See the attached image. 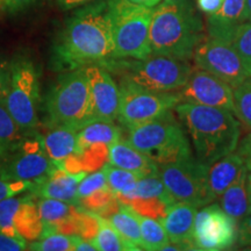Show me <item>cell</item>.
I'll use <instances>...</instances> for the list:
<instances>
[{
	"label": "cell",
	"instance_id": "obj_34",
	"mask_svg": "<svg viewBox=\"0 0 251 251\" xmlns=\"http://www.w3.org/2000/svg\"><path fill=\"white\" fill-rule=\"evenodd\" d=\"M26 197H11L0 201V231L13 237H23L14 226V218Z\"/></svg>",
	"mask_w": 251,
	"mask_h": 251
},
{
	"label": "cell",
	"instance_id": "obj_28",
	"mask_svg": "<svg viewBox=\"0 0 251 251\" xmlns=\"http://www.w3.org/2000/svg\"><path fill=\"white\" fill-rule=\"evenodd\" d=\"M91 242L97 251H137L136 247L128 243L120 234L115 230L107 219L99 216L98 233Z\"/></svg>",
	"mask_w": 251,
	"mask_h": 251
},
{
	"label": "cell",
	"instance_id": "obj_45",
	"mask_svg": "<svg viewBox=\"0 0 251 251\" xmlns=\"http://www.w3.org/2000/svg\"><path fill=\"white\" fill-rule=\"evenodd\" d=\"M76 251H97V249L91 241H87L85 238L79 236L76 243Z\"/></svg>",
	"mask_w": 251,
	"mask_h": 251
},
{
	"label": "cell",
	"instance_id": "obj_38",
	"mask_svg": "<svg viewBox=\"0 0 251 251\" xmlns=\"http://www.w3.org/2000/svg\"><path fill=\"white\" fill-rule=\"evenodd\" d=\"M237 241L241 247L251 249V212L241 220L237 228Z\"/></svg>",
	"mask_w": 251,
	"mask_h": 251
},
{
	"label": "cell",
	"instance_id": "obj_4",
	"mask_svg": "<svg viewBox=\"0 0 251 251\" xmlns=\"http://www.w3.org/2000/svg\"><path fill=\"white\" fill-rule=\"evenodd\" d=\"M105 67L120 75L121 83L155 92L179 91L194 70L188 61L161 55H150L143 59L115 58Z\"/></svg>",
	"mask_w": 251,
	"mask_h": 251
},
{
	"label": "cell",
	"instance_id": "obj_7",
	"mask_svg": "<svg viewBox=\"0 0 251 251\" xmlns=\"http://www.w3.org/2000/svg\"><path fill=\"white\" fill-rule=\"evenodd\" d=\"M115 58L143 59L151 55L152 7L129 0H108Z\"/></svg>",
	"mask_w": 251,
	"mask_h": 251
},
{
	"label": "cell",
	"instance_id": "obj_30",
	"mask_svg": "<svg viewBox=\"0 0 251 251\" xmlns=\"http://www.w3.org/2000/svg\"><path fill=\"white\" fill-rule=\"evenodd\" d=\"M102 169L106 174L107 185L115 196L131 192L135 186H136L137 181L142 178L141 175H137L135 172L128 170H124V169L109 164V163L103 165Z\"/></svg>",
	"mask_w": 251,
	"mask_h": 251
},
{
	"label": "cell",
	"instance_id": "obj_43",
	"mask_svg": "<svg viewBox=\"0 0 251 251\" xmlns=\"http://www.w3.org/2000/svg\"><path fill=\"white\" fill-rule=\"evenodd\" d=\"M5 4V7L11 13H15V12L24 11L31 5H34L37 0H2Z\"/></svg>",
	"mask_w": 251,
	"mask_h": 251
},
{
	"label": "cell",
	"instance_id": "obj_9",
	"mask_svg": "<svg viewBox=\"0 0 251 251\" xmlns=\"http://www.w3.org/2000/svg\"><path fill=\"white\" fill-rule=\"evenodd\" d=\"M209 165L199 162L196 157L158 165L163 183L176 201L190 202L197 207L214 201L208 185Z\"/></svg>",
	"mask_w": 251,
	"mask_h": 251
},
{
	"label": "cell",
	"instance_id": "obj_6",
	"mask_svg": "<svg viewBox=\"0 0 251 251\" xmlns=\"http://www.w3.org/2000/svg\"><path fill=\"white\" fill-rule=\"evenodd\" d=\"M48 124L80 129L94 121L89 81L84 68L65 71L46 97Z\"/></svg>",
	"mask_w": 251,
	"mask_h": 251
},
{
	"label": "cell",
	"instance_id": "obj_37",
	"mask_svg": "<svg viewBox=\"0 0 251 251\" xmlns=\"http://www.w3.org/2000/svg\"><path fill=\"white\" fill-rule=\"evenodd\" d=\"M34 187L33 181H23V180H6L0 177V201L18 196L25 191H31Z\"/></svg>",
	"mask_w": 251,
	"mask_h": 251
},
{
	"label": "cell",
	"instance_id": "obj_42",
	"mask_svg": "<svg viewBox=\"0 0 251 251\" xmlns=\"http://www.w3.org/2000/svg\"><path fill=\"white\" fill-rule=\"evenodd\" d=\"M11 63L12 61L0 58V94L5 96L7 89L9 75H11Z\"/></svg>",
	"mask_w": 251,
	"mask_h": 251
},
{
	"label": "cell",
	"instance_id": "obj_13",
	"mask_svg": "<svg viewBox=\"0 0 251 251\" xmlns=\"http://www.w3.org/2000/svg\"><path fill=\"white\" fill-rule=\"evenodd\" d=\"M193 61L197 68L211 72L233 89L250 77L233 46L226 41L208 36L197 47Z\"/></svg>",
	"mask_w": 251,
	"mask_h": 251
},
{
	"label": "cell",
	"instance_id": "obj_16",
	"mask_svg": "<svg viewBox=\"0 0 251 251\" xmlns=\"http://www.w3.org/2000/svg\"><path fill=\"white\" fill-rule=\"evenodd\" d=\"M87 174L89 172L86 171L72 174L65 169L55 166L45 178L34 183V187L30 192L39 198H49L77 203L78 186Z\"/></svg>",
	"mask_w": 251,
	"mask_h": 251
},
{
	"label": "cell",
	"instance_id": "obj_35",
	"mask_svg": "<svg viewBox=\"0 0 251 251\" xmlns=\"http://www.w3.org/2000/svg\"><path fill=\"white\" fill-rule=\"evenodd\" d=\"M77 153L79 155L83 171L93 172L99 170L105 165V162L108 161V146L96 144Z\"/></svg>",
	"mask_w": 251,
	"mask_h": 251
},
{
	"label": "cell",
	"instance_id": "obj_27",
	"mask_svg": "<svg viewBox=\"0 0 251 251\" xmlns=\"http://www.w3.org/2000/svg\"><path fill=\"white\" fill-rule=\"evenodd\" d=\"M26 134L9 113L5 96L0 94V155L7 158Z\"/></svg>",
	"mask_w": 251,
	"mask_h": 251
},
{
	"label": "cell",
	"instance_id": "obj_10",
	"mask_svg": "<svg viewBox=\"0 0 251 251\" xmlns=\"http://www.w3.org/2000/svg\"><path fill=\"white\" fill-rule=\"evenodd\" d=\"M119 89L120 103L118 120L127 129L162 117L181 102L178 91L155 92L121 81Z\"/></svg>",
	"mask_w": 251,
	"mask_h": 251
},
{
	"label": "cell",
	"instance_id": "obj_2",
	"mask_svg": "<svg viewBox=\"0 0 251 251\" xmlns=\"http://www.w3.org/2000/svg\"><path fill=\"white\" fill-rule=\"evenodd\" d=\"M192 143L196 158L212 165L236 150L241 124L228 109L181 101L174 108Z\"/></svg>",
	"mask_w": 251,
	"mask_h": 251
},
{
	"label": "cell",
	"instance_id": "obj_33",
	"mask_svg": "<svg viewBox=\"0 0 251 251\" xmlns=\"http://www.w3.org/2000/svg\"><path fill=\"white\" fill-rule=\"evenodd\" d=\"M235 115L251 129V77L233 89Z\"/></svg>",
	"mask_w": 251,
	"mask_h": 251
},
{
	"label": "cell",
	"instance_id": "obj_25",
	"mask_svg": "<svg viewBox=\"0 0 251 251\" xmlns=\"http://www.w3.org/2000/svg\"><path fill=\"white\" fill-rule=\"evenodd\" d=\"M107 220L128 243L143 250L139 216L130 206L120 202L117 211L112 213Z\"/></svg>",
	"mask_w": 251,
	"mask_h": 251
},
{
	"label": "cell",
	"instance_id": "obj_19",
	"mask_svg": "<svg viewBox=\"0 0 251 251\" xmlns=\"http://www.w3.org/2000/svg\"><path fill=\"white\" fill-rule=\"evenodd\" d=\"M246 21V0H225L218 13L208 17V36L230 43L234 31Z\"/></svg>",
	"mask_w": 251,
	"mask_h": 251
},
{
	"label": "cell",
	"instance_id": "obj_17",
	"mask_svg": "<svg viewBox=\"0 0 251 251\" xmlns=\"http://www.w3.org/2000/svg\"><path fill=\"white\" fill-rule=\"evenodd\" d=\"M197 207L190 202L175 201L169 206L161 224L168 234L170 243L177 244L183 250H194L193 226Z\"/></svg>",
	"mask_w": 251,
	"mask_h": 251
},
{
	"label": "cell",
	"instance_id": "obj_24",
	"mask_svg": "<svg viewBox=\"0 0 251 251\" xmlns=\"http://www.w3.org/2000/svg\"><path fill=\"white\" fill-rule=\"evenodd\" d=\"M115 197L122 203H127L133 199H161L169 205H172L176 201L163 183L159 172L144 176L137 181L136 186L131 192Z\"/></svg>",
	"mask_w": 251,
	"mask_h": 251
},
{
	"label": "cell",
	"instance_id": "obj_11",
	"mask_svg": "<svg viewBox=\"0 0 251 251\" xmlns=\"http://www.w3.org/2000/svg\"><path fill=\"white\" fill-rule=\"evenodd\" d=\"M55 164L49 158L42 135L29 131L19 146L6 158L0 177L6 180H23L36 183L45 178Z\"/></svg>",
	"mask_w": 251,
	"mask_h": 251
},
{
	"label": "cell",
	"instance_id": "obj_40",
	"mask_svg": "<svg viewBox=\"0 0 251 251\" xmlns=\"http://www.w3.org/2000/svg\"><path fill=\"white\" fill-rule=\"evenodd\" d=\"M236 152L242 157L247 170L251 174V133L247 134L246 136L238 142Z\"/></svg>",
	"mask_w": 251,
	"mask_h": 251
},
{
	"label": "cell",
	"instance_id": "obj_18",
	"mask_svg": "<svg viewBox=\"0 0 251 251\" xmlns=\"http://www.w3.org/2000/svg\"><path fill=\"white\" fill-rule=\"evenodd\" d=\"M109 164L128 170L142 177L158 172V165L146 153L136 149L128 140L120 139L108 146Z\"/></svg>",
	"mask_w": 251,
	"mask_h": 251
},
{
	"label": "cell",
	"instance_id": "obj_39",
	"mask_svg": "<svg viewBox=\"0 0 251 251\" xmlns=\"http://www.w3.org/2000/svg\"><path fill=\"white\" fill-rule=\"evenodd\" d=\"M27 246L24 237H13L0 231V251H24Z\"/></svg>",
	"mask_w": 251,
	"mask_h": 251
},
{
	"label": "cell",
	"instance_id": "obj_26",
	"mask_svg": "<svg viewBox=\"0 0 251 251\" xmlns=\"http://www.w3.org/2000/svg\"><path fill=\"white\" fill-rule=\"evenodd\" d=\"M14 226L18 233L25 240L34 241L42 234L43 224L41 220L37 203L34 202L33 197L26 196L24 202L14 218Z\"/></svg>",
	"mask_w": 251,
	"mask_h": 251
},
{
	"label": "cell",
	"instance_id": "obj_12",
	"mask_svg": "<svg viewBox=\"0 0 251 251\" xmlns=\"http://www.w3.org/2000/svg\"><path fill=\"white\" fill-rule=\"evenodd\" d=\"M236 241V220L228 215L219 203L206 205L197 212L193 226L194 250H228Z\"/></svg>",
	"mask_w": 251,
	"mask_h": 251
},
{
	"label": "cell",
	"instance_id": "obj_3",
	"mask_svg": "<svg viewBox=\"0 0 251 251\" xmlns=\"http://www.w3.org/2000/svg\"><path fill=\"white\" fill-rule=\"evenodd\" d=\"M205 39L201 19L188 0L164 1L153 9L150 25L151 55L190 61Z\"/></svg>",
	"mask_w": 251,
	"mask_h": 251
},
{
	"label": "cell",
	"instance_id": "obj_21",
	"mask_svg": "<svg viewBox=\"0 0 251 251\" xmlns=\"http://www.w3.org/2000/svg\"><path fill=\"white\" fill-rule=\"evenodd\" d=\"M244 169L246 164L236 151L222 157L209 165L208 185L213 200L221 197Z\"/></svg>",
	"mask_w": 251,
	"mask_h": 251
},
{
	"label": "cell",
	"instance_id": "obj_49",
	"mask_svg": "<svg viewBox=\"0 0 251 251\" xmlns=\"http://www.w3.org/2000/svg\"><path fill=\"white\" fill-rule=\"evenodd\" d=\"M5 161H6V157H5V156H2V155H0V174H1L2 168H4Z\"/></svg>",
	"mask_w": 251,
	"mask_h": 251
},
{
	"label": "cell",
	"instance_id": "obj_47",
	"mask_svg": "<svg viewBox=\"0 0 251 251\" xmlns=\"http://www.w3.org/2000/svg\"><path fill=\"white\" fill-rule=\"evenodd\" d=\"M246 18L251 23V0H246Z\"/></svg>",
	"mask_w": 251,
	"mask_h": 251
},
{
	"label": "cell",
	"instance_id": "obj_36",
	"mask_svg": "<svg viewBox=\"0 0 251 251\" xmlns=\"http://www.w3.org/2000/svg\"><path fill=\"white\" fill-rule=\"evenodd\" d=\"M107 186V179H106V174L103 169L93 171L92 174H87L85 177L80 181L79 186H78L77 193V203L80 199L90 196L91 193L96 192L97 190Z\"/></svg>",
	"mask_w": 251,
	"mask_h": 251
},
{
	"label": "cell",
	"instance_id": "obj_31",
	"mask_svg": "<svg viewBox=\"0 0 251 251\" xmlns=\"http://www.w3.org/2000/svg\"><path fill=\"white\" fill-rule=\"evenodd\" d=\"M78 235H67L51 233L39 237L27 246L28 250L33 251H76Z\"/></svg>",
	"mask_w": 251,
	"mask_h": 251
},
{
	"label": "cell",
	"instance_id": "obj_50",
	"mask_svg": "<svg viewBox=\"0 0 251 251\" xmlns=\"http://www.w3.org/2000/svg\"><path fill=\"white\" fill-rule=\"evenodd\" d=\"M165 1H177V0H165Z\"/></svg>",
	"mask_w": 251,
	"mask_h": 251
},
{
	"label": "cell",
	"instance_id": "obj_15",
	"mask_svg": "<svg viewBox=\"0 0 251 251\" xmlns=\"http://www.w3.org/2000/svg\"><path fill=\"white\" fill-rule=\"evenodd\" d=\"M84 70L89 81L94 120H118L120 89L111 71L102 64L86 65Z\"/></svg>",
	"mask_w": 251,
	"mask_h": 251
},
{
	"label": "cell",
	"instance_id": "obj_44",
	"mask_svg": "<svg viewBox=\"0 0 251 251\" xmlns=\"http://www.w3.org/2000/svg\"><path fill=\"white\" fill-rule=\"evenodd\" d=\"M93 1H97V0H56V4L62 11H70V9L89 5Z\"/></svg>",
	"mask_w": 251,
	"mask_h": 251
},
{
	"label": "cell",
	"instance_id": "obj_51",
	"mask_svg": "<svg viewBox=\"0 0 251 251\" xmlns=\"http://www.w3.org/2000/svg\"><path fill=\"white\" fill-rule=\"evenodd\" d=\"M2 1V0H0V2H1Z\"/></svg>",
	"mask_w": 251,
	"mask_h": 251
},
{
	"label": "cell",
	"instance_id": "obj_14",
	"mask_svg": "<svg viewBox=\"0 0 251 251\" xmlns=\"http://www.w3.org/2000/svg\"><path fill=\"white\" fill-rule=\"evenodd\" d=\"M178 92L181 101L228 109L235 114L233 87L202 69L193 70Z\"/></svg>",
	"mask_w": 251,
	"mask_h": 251
},
{
	"label": "cell",
	"instance_id": "obj_22",
	"mask_svg": "<svg viewBox=\"0 0 251 251\" xmlns=\"http://www.w3.org/2000/svg\"><path fill=\"white\" fill-rule=\"evenodd\" d=\"M121 139V129L114 122L94 120L78 129L77 152L96 144L109 146Z\"/></svg>",
	"mask_w": 251,
	"mask_h": 251
},
{
	"label": "cell",
	"instance_id": "obj_1",
	"mask_svg": "<svg viewBox=\"0 0 251 251\" xmlns=\"http://www.w3.org/2000/svg\"><path fill=\"white\" fill-rule=\"evenodd\" d=\"M115 59L108 0H97L68 19L52 48L56 70L70 71Z\"/></svg>",
	"mask_w": 251,
	"mask_h": 251
},
{
	"label": "cell",
	"instance_id": "obj_5",
	"mask_svg": "<svg viewBox=\"0 0 251 251\" xmlns=\"http://www.w3.org/2000/svg\"><path fill=\"white\" fill-rule=\"evenodd\" d=\"M128 141L157 165L169 164L192 157L190 140L179 119L172 111L128 129Z\"/></svg>",
	"mask_w": 251,
	"mask_h": 251
},
{
	"label": "cell",
	"instance_id": "obj_23",
	"mask_svg": "<svg viewBox=\"0 0 251 251\" xmlns=\"http://www.w3.org/2000/svg\"><path fill=\"white\" fill-rule=\"evenodd\" d=\"M248 175L247 168L238 175L233 184L222 194L220 206L222 209L235 220L242 219L249 213V193H248Z\"/></svg>",
	"mask_w": 251,
	"mask_h": 251
},
{
	"label": "cell",
	"instance_id": "obj_8",
	"mask_svg": "<svg viewBox=\"0 0 251 251\" xmlns=\"http://www.w3.org/2000/svg\"><path fill=\"white\" fill-rule=\"evenodd\" d=\"M40 76L33 62L27 57L14 58L6 89V105L12 117L25 133L39 126Z\"/></svg>",
	"mask_w": 251,
	"mask_h": 251
},
{
	"label": "cell",
	"instance_id": "obj_46",
	"mask_svg": "<svg viewBox=\"0 0 251 251\" xmlns=\"http://www.w3.org/2000/svg\"><path fill=\"white\" fill-rule=\"evenodd\" d=\"M131 2H135V4H139L142 6H147V7H155L162 1V0H129Z\"/></svg>",
	"mask_w": 251,
	"mask_h": 251
},
{
	"label": "cell",
	"instance_id": "obj_48",
	"mask_svg": "<svg viewBox=\"0 0 251 251\" xmlns=\"http://www.w3.org/2000/svg\"><path fill=\"white\" fill-rule=\"evenodd\" d=\"M248 193H249V212H251V174L248 175Z\"/></svg>",
	"mask_w": 251,
	"mask_h": 251
},
{
	"label": "cell",
	"instance_id": "obj_20",
	"mask_svg": "<svg viewBox=\"0 0 251 251\" xmlns=\"http://www.w3.org/2000/svg\"><path fill=\"white\" fill-rule=\"evenodd\" d=\"M77 128L49 125L42 139L46 151L55 166L62 168L65 159L77 152Z\"/></svg>",
	"mask_w": 251,
	"mask_h": 251
},
{
	"label": "cell",
	"instance_id": "obj_29",
	"mask_svg": "<svg viewBox=\"0 0 251 251\" xmlns=\"http://www.w3.org/2000/svg\"><path fill=\"white\" fill-rule=\"evenodd\" d=\"M137 216L140 221L143 250H163V248L170 243L168 234L161 222L150 216L141 215L139 213Z\"/></svg>",
	"mask_w": 251,
	"mask_h": 251
},
{
	"label": "cell",
	"instance_id": "obj_32",
	"mask_svg": "<svg viewBox=\"0 0 251 251\" xmlns=\"http://www.w3.org/2000/svg\"><path fill=\"white\" fill-rule=\"evenodd\" d=\"M230 45L240 56L248 75L251 77V23L241 24L231 36Z\"/></svg>",
	"mask_w": 251,
	"mask_h": 251
},
{
	"label": "cell",
	"instance_id": "obj_41",
	"mask_svg": "<svg viewBox=\"0 0 251 251\" xmlns=\"http://www.w3.org/2000/svg\"><path fill=\"white\" fill-rule=\"evenodd\" d=\"M224 1L225 0H197V6L202 13L211 17L218 13Z\"/></svg>",
	"mask_w": 251,
	"mask_h": 251
}]
</instances>
